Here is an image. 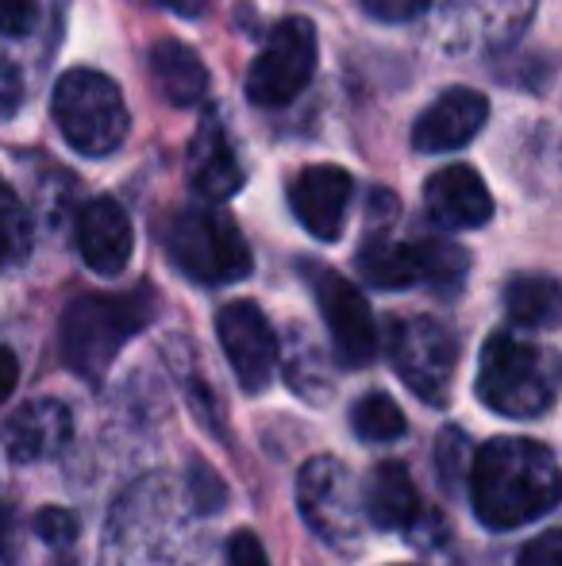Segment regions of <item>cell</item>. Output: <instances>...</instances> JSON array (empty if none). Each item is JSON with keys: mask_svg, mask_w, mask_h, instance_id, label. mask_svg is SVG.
<instances>
[{"mask_svg": "<svg viewBox=\"0 0 562 566\" xmlns=\"http://www.w3.org/2000/svg\"><path fill=\"white\" fill-rule=\"evenodd\" d=\"M474 513L486 528L509 532L551 513L562 497L559 459L524 436H497L470 462Z\"/></svg>", "mask_w": 562, "mask_h": 566, "instance_id": "obj_1", "label": "cell"}, {"mask_svg": "<svg viewBox=\"0 0 562 566\" xmlns=\"http://www.w3.org/2000/svg\"><path fill=\"white\" fill-rule=\"evenodd\" d=\"M562 394V355L543 343L497 332L481 347L478 397L486 409L512 420H536Z\"/></svg>", "mask_w": 562, "mask_h": 566, "instance_id": "obj_2", "label": "cell"}, {"mask_svg": "<svg viewBox=\"0 0 562 566\" xmlns=\"http://www.w3.org/2000/svg\"><path fill=\"white\" fill-rule=\"evenodd\" d=\"M155 316L150 290L136 293H85L62 313V355L82 378L100 381L120 347L147 328Z\"/></svg>", "mask_w": 562, "mask_h": 566, "instance_id": "obj_3", "label": "cell"}, {"mask_svg": "<svg viewBox=\"0 0 562 566\" xmlns=\"http://www.w3.org/2000/svg\"><path fill=\"white\" fill-rule=\"evenodd\" d=\"M54 124L74 150L105 158L128 139V105L113 77L97 70H70L54 85Z\"/></svg>", "mask_w": 562, "mask_h": 566, "instance_id": "obj_4", "label": "cell"}, {"mask_svg": "<svg viewBox=\"0 0 562 566\" xmlns=\"http://www.w3.org/2000/svg\"><path fill=\"white\" fill-rule=\"evenodd\" d=\"M466 266V251L447 239H390L385 231H370L359 251V274L378 290L432 285L435 293H458Z\"/></svg>", "mask_w": 562, "mask_h": 566, "instance_id": "obj_5", "label": "cell"}, {"mask_svg": "<svg viewBox=\"0 0 562 566\" xmlns=\"http://www.w3.org/2000/svg\"><path fill=\"white\" fill-rule=\"evenodd\" d=\"M173 266L204 285H227L251 274V247L240 224L220 209H189L166 235Z\"/></svg>", "mask_w": 562, "mask_h": 566, "instance_id": "obj_6", "label": "cell"}, {"mask_svg": "<svg viewBox=\"0 0 562 566\" xmlns=\"http://www.w3.org/2000/svg\"><path fill=\"white\" fill-rule=\"evenodd\" d=\"M297 505L305 524L336 552H359L367 539V501L354 474L331 454L308 459L297 474Z\"/></svg>", "mask_w": 562, "mask_h": 566, "instance_id": "obj_7", "label": "cell"}, {"mask_svg": "<svg viewBox=\"0 0 562 566\" xmlns=\"http://www.w3.org/2000/svg\"><path fill=\"white\" fill-rule=\"evenodd\" d=\"M390 363L409 389L427 405L450 401V381L458 366V339L447 324L432 316H401L390 324Z\"/></svg>", "mask_w": 562, "mask_h": 566, "instance_id": "obj_8", "label": "cell"}, {"mask_svg": "<svg viewBox=\"0 0 562 566\" xmlns=\"http://www.w3.org/2000/svg\"><path fill=\"white\" fill-rule=\"evenodd\" d=\"M316 74V31L305 15H289L266 35L247 70V97L263 108H282L308 90Z\"/></svg>", "mask_w": 562, "mask_h": 566, "instance_id": "obj_9", "label": "cell"}, {"mask_svg": "<svg viewBox=\"0 0 562 566\" xmlns=\"http://www.w3.org/2000/svg\"><path fill=\"white\" fill-rule=\"evenodd\" d=\"M305 282L312 285V297L324 313V324L336 343V355L347 366H367L378 355V324L370 313L367 297L347 282L343 274H336L331 266H305Z\"/></svg>", "mask_w": 562, "mask_h": 566, "instance_id": "obj_10", "label": "cell"}, {"mask_svg": "<svg viewBox=\"0 0 562 566\" xmlns=\"http://www.w3.org/2000/svg\"><path fill=\"white\" fill-rule=\"evenodd\" d=\"M216 336L224 347L227 363H232L235 378L247 394L266 389L278 363V339H274L271 321L263 316V308L251 305V301H232V305L220 308L216 316Z\"/></svg>", "mask_w": 562, "mask_h": 566, "instance_id": "obj_11", "label": "cell"}, {"mask_svg": "<svg viewBox=\"0 0 562 566\" xmlns=\"http://www.w3.org/2000/svg\"><path fill=\"white\" fill-rule=\"evenodd\" d=\"M351 193H354V178L343 166H308L289 186L293 217L300 220V228H305L308 235L331 243V239H339V231H343L347 209H351Z\"/></svg>", "mask_w": 562, "mask_h": 566, "instance_id": "obj_12", "label": "cell"}, {"mask_svg": "<svg viewBox=\"0 0 562 566\" xmlns=\"http://www.w3.org/2000/svg\"><path fill=\"white\" fill-rule=\"evenodd\" d=\"M427 217L447 231H470L489 224L494 217V197L474 166H443L424 186Z\"/></svg>", "mask_w": 562, "mask_h": 566, "instance_id": "obj_13", "label": "cell"}, {"mask_svg": "<svg viewBox=\"0 0 562 566\" xmlns=\"http://www.w3.org/2000/svg\"><path fill=\"white\" fill-rule=\"evenodd\" d=\"M131 220L113 197H97L82 209L77 217V251H82L85 266L100 277H116L131 262Z\"/></svg>", "mask_w": 562, "mask_h": 566, "instance_id": "obj_14", "label": "cell"}, {"mask_svg": "<svg viewBox=\"0 0 562 566\" xmlns=\"http://www.w3.org/2000/svg\"><path fill=\"white\" fill-rule=\"evenodd\" d=\"M489 101L474 90H447L435 105L424 108V116L413 127V147L424 155L458 150L486 127Z\"/></svg>", "mask_w": 562, "mask_h": 566, "instance_id": "obj_15", "label": "cell"}, {"mask_svg": "<svg viewBox=\"0 0 562 566\" xmlns=\"http://www.w3.org/2000/svg\"><path fill=\"white\" fill-rule=\"evenodd\" d=\"M189 178H193V189L209 205H220L240 193L243 166L216 116H204V124L197 127L193 150H189Z\"/></svg>", "mask_w": 562, "mask_h": 566, "instance_id": "obj_16", "label": "cell"}, {"mask_svg": "<svg viewBox=\"0 0 562 566\" xmlns=\"http://www.w3.org/2000/svg\"><path fill=\"white\" fill-rule=\"evenodd\" d=\"M70 432H74V420H70L66 405L31 401L4 420L0 440H4V451L12 454L15 462H35V459H51V454H59L66 448Z\"/></svg>", "mask_w": 562, "mask_h": 566, "instance_id": "obj_17", "label": "cell"}, {"mask_svg": "<svg viewBox=\"0 0 562 566\" xmlns=\"http://www.w3.org/2000/svg\"><path fill=\"white\" fill-rule=\"evenodd\" d=\"M362 501H367V521L385 532L413 528L416 516H421V493H416L413 474L401 462L374 467L367 490H362Z\"/></svg>", "mask_w": 562, "mask_h": 566, "instance_id": "obj_18", "label": "cell"}, {"mask_svg": "<svg viewBox=\"0 0 562 566\" xmlns=\"http://www.w3.org/2000/svg\"><path fill=\"white\" fill-rule=\"evenodd\" d=\"M150 74H155L162 97L173 101V105H197L204 97V90H209L204 62L185 43H178V39L155 43V51H150Z\"/></svg>", "mask_w": 562, "mask_h": 566, "instance_id": "obj_19", "label": "cell"}, {"mask_svg": "<svg viewBox=\"0 0 562 566\" xmlns=\"http://www.w3.org/2000/svg\"><path fill=\"white\" fill-rule=\"evenodd\" d=\"M505 308L512 324L551 332L562 324V282L548 274H517L505 285Z\"/></svg>", "mask_w": 562, "mask_h": 566, "instance_id": "obj_20", "label": "cell"}, {"mask_svg": "<svg viewBox=\"0 0 562 566\" xmlns=\"http://www.w3.org/2000/svg\"><path fill=\"white\" fill-rule=\"evenodd\" d=\"M351 428L362 443H393L405 436V412L397 409V401L385 394H367L354 401L351 409Z\"/></svg>", "mask_w": 562, "mask_h": 566, "instance_id": "obj_21", "label": "cell"}, {"mask_svg": "<svg viewBox=\"0 0 562 566\" xmlns=\"http://www.w3.org/2000/svg\"><path fill=\"white\" fill-rule=\"evenodd\" d=\"M31 247V224L28 209L15 197V189L8 181H0V270L20 262Z\"/></svg>", "mask_w": 562, "mask_h": 566, "instance_id": "obj_22", "label": "cell"}, {"mask_svg": "<svg viewBox=\"0 0 562 566\" xmlns=\"http://www.w3.org/2000/svg\"><path fill=\"white\" fill-rule=\"evenodd\" d=\"M435 459H439V478H447V485L455 490L458 478H470V443H466V436L458 432V428H447V432H439V448H435Z\"/></svg>", "mask_w": 562, "mask_h": 566, "instance_id": "obj_23", "label": "cell"}, {"mask_svg": "<svg viewBox=\"0 0 562 566\" xmlns=\"http://www.w3.org/2000/svg\"><path fill=\"white\" fill-rule=\"evenodd\" d=\"M39 23V0H0V35L23 39Z\"/></svg>", "mask_w": 562, "mask_h": 566, "instance_id": "obj_24", "label": "cell"}, {"mask_svg": "<svg viewBox=\"0 0 562 566\" xmlns=\"http://www.w3.org/2000/svg\"><path fill=\"white\" fill-rule=\"evenodd\" d=\"M35 532L51 547H66V544H74V536H77V516L66 513V509H43V513L35 516Z\"/></svg>", "mask_w": 562, "mask_h": 566, "instance_id": "obj_25", "label": "cell"}, {"mask_svg": "<svg viewBox=\"0 0 562 566\" xmlns=\"http://www.w3.org/2000/svg\"><path fill=\"white\" fill-rule=\"evenodd\" d=\"M362 8L382 23H413L427 12V0H362Z\"/></svg>", "mask_w": 562, "mask_h": 566, "instance_id": "obj_26", "label": "cell"}, {"mask_svg": "<svg viewBox=\"0 0 562 566\" xmlns=\"http://www.w3.org/2000/svg\"><path fill=\"white\" fill-rule=\"evenodd\" d=\"M517 566H562V528L543 532L532 544H524Z\"/></svg>", "mask_w": 562, "mask_h": 566, "instance_id": "obj_27", "label": "cell"}, {"mask_svg": "<svg viewBox=\"0 0 562 566\" xmlns=\"http://www.w3.org/2000/svg\"><path fill=\"white\" fill-rule=\"evenodd\" d=\"M227 566H271L266 563V547L258 544L255 532H235L227 539Z\"/></svg>", "mask_w": 562, "mask_h": 566, "instance_id": "obj_28", "label": "cell"}, {"mask_svg": "<svg viewBox=\"0 0 562 566\" xmlns=\"http://www.w3.org/2000/svg\"><path fill=\"white\" fill-rule=\"evenodd\" d=\"M23 101V77L8 59H0V119H12Z\"/></svg>", "mask_w": 562, "mask_h": 566, "instance_id": "obj_29", "label": "cell"}, {"mask_svg": "<svg viewBox=\"0 0 562 566\" xmlns=\"http://www.w3.org/2000/svg\"><path fill=\"white\" fill-rule=\"evenodd\" d=\"M15 381H20V363H15V355L8 347H0V405L12 397Z\"/></svg>", "mask_w": 562, "mask_h": 566, "instance_id": "obj_30", "label": "cell"}, {"mask_svg": "<svg viewBox=\"0 0 562 566\" xmlns=\"http://www.w3.org/2000/svg\"><path fill=\"white\" fill-rule=\"evenodd\" d=\"M12 532H15L12 509L0 505V566H8V559H12Z\"/></svg>", "mask_w": 562, "mask_h": 566, "instance_id": "obj_31", "label": "cell"}, {"mask_svg": "<svg viewBox=\"0 0 562 566\" xmlns=\"http://www.w3.org/2000/svg\"><path fill=\"white\" fill-rule=\"evenodd\" d=\"M166 8H173L178 15H201L204 8L212 4V0H162Z\"/></svg>", "mask_w": 562, "mask_h": 566, "instance_id": "obj_32", "label": "cell"}]
</instances>
